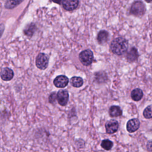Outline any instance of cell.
<instances>
[{
    "instance_id": "5bb4252c",
    "label": "cell",
    "mask_w": 152,
    "mask_h": 152,
    "mask_svg": "<svg viewBox=\"0 0 152 152\" xmlns=\"http://www.w3.org/2000/svg\"><path fill=\"white\" fill-rule=\"evenodd\" d=\"M109 113L111 117H118L122 114V111L119 106H112L109 108Z\"/></svg>"
},
{
    "instance_id": "8992f818",
    "label": "cell",
    "mask_w": 152,
    "mask_h": 152,
    "mask_svg": "<svg viewBox=\"0 0 152 152\" xmlns=\"http://www.w3.org/2000/svg\"><path fill=\"white\" fill-rule=\"evenodd\" d=\"M106 131L107 134H113L115 133L119 128V123L117 121L112 119L108 121L105 124Z\"/></svg>"
},
{
    "instance_id": "ac0fdd59",
    "label": "cell",
    "mask_w": 152,
    "mask_h": 152,
    "mask_svg": "<svg viewBox=\"0 0 152 152\" xmlns=\"http://www.w3.org/2000/svg\"><path fill=\"white\" fill-rule=\"evenodd\" d=\"M143 116L146 119L152 118V104L147 106L143 111Z\"/></svg>"
},
{
    "instance_id": "44dd1931",
    "label": "cell",
    "mask_w": 152,
    "mask_h": 152,
    "mask_svg": "<svg viewBox=\"0 0 152 152\" xmlns=\"http://www.w3.org/2000/svg\"><path fill=\"white\" fill-rule=\"evenodd\" d=\"M147 148L148 151H152V141H148L147 144Z\"/></svg>"
},
{
    "instance_id": "6da1fadb",
    "label": "cell",
    "mask_w": 152,
    "mask_h": 152,
    "mask_svg": "<svg viewBox=\"0 0 152 152\" xmlns=\"http://www.w3.org/2000/svg\"><path fill=\"white\" fill-rule=\"evenodd\" d=\"M110 48L114 54L122 55L126 52L128 48V42L124 37H116L112 41Z\"/></svg>"
},
{
    "instance_id": "9a60e30c",
    "label": "cell",
    "mask_w": 152,
    "mask_h": 152,
    "mask_svg": "<svg viewBox=\"0 0 152 152\" xmlns=\"http://www.w3.org/2000/svg\"><path fill=\"white\" fill-rule=\"evenodd\" d=\"M24 0H6L5 7L7 9H12L20 4Z\"/></svg>"
},
{
    "instance_id": "ffe728a7",
    "label": "cell",
    "mask_w": 152,
    "mask_h": 152,
    "mask_svg": "<svg viewBox=\"0 0 152 152\" xmlns=\"http://www.w3.org/2000/svg\"><path fill=\"white\" fill-rule=\"evenodd\" d=\"M55 99H56V95L55 94V93H52L50 96H49V102L51 103H54L55 102Z\"/></svg>"
},
{
    "instance_id": "603a6c76",
    "label": "cell",
    "mask_w": 152,
    "mask_h": 152,
    "mask_svg": "<svg viewBox=\"0 0 152 152\" xmlns=\"http://www.w3.org/2000/svg\"><path fill=\"white\" fill-rule=\"evenodd\" d=\"M148 3H150V2H152V0H145Z\"/></svg>"
},
{
    "instance_id": "ba28073f",
    "label": "cell",
    "mask_w": 152,
    "mask_h": 152,
    "mask_svg": "<svg viewBox=\"0 0 152 152\" xmlns=\"http://www.w3.org/2000/svg\"><path fill=\"white\" fill-rule=\"evenodd\" d=\"M140 125V121L137 118H133L128 121L126 124V129L129 132L132 133L138 129Z\"/></svg>"
},
{
    "instance_id": "2e32d148",
    "label": "cell",
    "mask_w": 152,
    "mask_h": 152,
    "mask_svg": "<svg viewBox=\"0 0 152 152\" xmlns=\"http://www.w3.org/2000/svg\"><path fill=\"white\" fill-rule=\"evenodd\" d=\"M71 83L74 87H80L83 84V80L80 77H73L71 79Z\"/></svg>"
},
{
    "instance_id": "277c9868",
    "label": "cell",
    "mask_w": 152,
    "mask_h": 152,
    "mask_svg": "<svg viewBox=\"0 0 152 152\" xmlns=\"http://www.w3.org/2000/svg\"><path fill=\"white\" fill-rule=\"evenodd\" d=\"M49 62L48 56L43 53H39L36 59V65L40 69H45L47 68Z\"/></svg>"
},
{
    "instance_id": "d6986e66",
    "label": "cell",
    "mask_w": 152,
    "mask_h": 152,
    "mask_svg": "<svg viewBox=\"0 0 152 152\" xmlns=\"http://www.w3.org/2000/svg\"><path fill=\"white\" fill-rule=\"evenodd\" d=\"M101 147L106 150H109L113 147V142L109 140H104L101 142Z\"/></svg>"
},
{
    "instance_id": "7402d4cb",
    "label": "cell",
    "mask_w": 152,
    "mask_h": 152,
    "mask_svg": "<svg viewBox=\"0 0 152 152\" xmlns=\"http://www.w3.org/2000/svg\"><path fill=\"white\" fill-rule=\"evenodd\" d=\"M62 0H52V1L56 4H61V2H62Z\"/></svg>"
},
{
    "instance_id": "9c48e42d",
    "label": "cell",
    "mask_w": 152,
    "mask_h": 152,
    "mask_svg": "<svg viewBox=\"0 0 152 152\" xmlns=\"http://www.w3.org/2000/svg\"><path fill=\"white\" fill-rule=\"evenodd\" d=\"M78 4V0H64L62 6L66 11H73L77 8Z\"/></svg>"
},
{
    "instance_id": "3957f363",
    "label": "cell",
    "mask_w": 152,
    "mask_h": 152,
    "mask_svg": "<svg viewBox=\"0 0 152 152\" xmlns=\"http://www.w3.org/2000/svg\"><path fill=\"white\" fill-rule=\"evenodd\" d=\"M78 58L81 63L84 66H88L91 64L93 61V53L89 49L83 50L80 53Z\"/></svg>"
},
{
    "instance_id": "52a82bcc",
    "label": "cell",
    "mask_w": 152,
    "mask_h": 152,
    "mask_svg": "<svg viewBox=\"0 0 152 152\" xmlns=\"http://www.w3.org/2000/svg\"><path fill=\"white\" fill-rule=\"evenodd\" d=\"M69 83L68 77L65 75H58L53 80V84L58 88H64Z\"/></svg>"
},
{
    "instance_id": "8fae6325",
    "label": "cell",
    "mask_w": 152,
    "mask_h": 152,
    "mask_svg": "<svg viewBox=\"0 0 152 152\" xmlns=\"http://www.w3.org/2000/svg\"><path fill=\"white\" fill-rule=\"evenodd\" d=\"M138 57V53L137 49L135 47L131 48L126 53V59L128 62H132L137 59Z\"/></svg>"
},
{
    "instance_id": "e0dca14e",
    "label": "cell",
    "mask_w": 152,
    "mask_h": 152,
    "mask_svg": "<svg viewBox=\"0 0 152 152\" xmlns=\"http://www.w3.org/2000/svg\"><path fill=\"white\" fill-rule=\"evenodd\" d=\"M36 27L35 24L31 23L26 27V28L24 30V33L26 36L31 37L36 30Z\"/></svg>"
},
{
    "instance_id": "4fadbf2b",
    "label": "cell",
    "mask_w": 152,
    "mask_h": 152,
    "mask_svg": "<svg viewBox=\"0 0 152 152\" xmlns=\"http://www.w3.org/2000/svg\"><path fill=\"white\" fill-rule=\"evenodd\" d=\"M131 97L133 100L139 101L143 97L142 91L140 88H135L131 91Z\"/></svg>"
},
{
    "instance_id": "30bf717a",
    "label": "cell",
    "mask_w": 152,
    "mask_h": 152,
    "mask_svg": "<svg viewBox=\"0 0 152 152\" xmlns=\"http://www.w3.org/2000/svg\"><path fill=\"white\" fill-rule=\"evenodd\" d=\"M14 77L13 71L9 68H4L1 72V77L4 81H10Z\"/></svg>"
},
{
    "instance_id": "7a4b0ae2",
    "label": "cell",
    "mask_w": 152,
    "mask_h": 152,
    "mask_svg": "<svg viewBox=\"0 0 152 152\" xmlns=\"http://www.w3.org/2000/svg\"><path fill=\"white\" fill-rule=\"evenodd\" d=\"M145 6L141 1L134 2L130 8V13L136 17H140L144 14L145 12Z\"/></svg>"
},
{
    "instance_id": "7c38bea8",
    "label": "cell",
    "mask_w": 152,
    "mask_h": 152,
    "mask_svg": "<svg viewBox=\"0 0 152 152\" xmlns=\"http://www.w3.org/2000/svg\"><path fill=\"white\" fill-rule=\"evenodd\" d=\"M108 37H109V33L107 31L102 30L99 31L97 37V40L98 43L100 45H104L107 42L108 40Z\"/></svg>"
},
{
    "instance_id": "5b68a950",
    "label": "cell",
    "mask_w": 152,
    "mask_h": 152,
    "mask_svg": "<svg viewBox=\"0 0 152 152\" xmlns=\"http://www.w3.org/2000/svg\"><path fill=\"white\" fill-rule=\"evenodd\" d=\"M69 99V93L66 90H61L56 94V100L61 106H65Z\"/></svg>"
}]
</instances>
